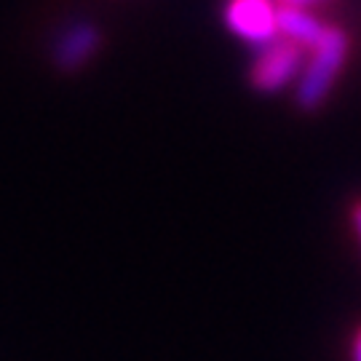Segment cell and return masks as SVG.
Here are the masks:
<instances>
[{
  "mask_svg": "<svg viewBox=\"0 0 361 361\" xmlns=\"http://www.w3.org/2000/svg\"><path fill=\"white\" fill-rule=\"evenodd\" d=\"M300 67H302V46L286 38H276L273 43L262 46L257 62L252 67V86L265 94L281 91L286 83H292L300 75Z\"/></svg>",
  "mask_w": 361,
  "mask_h": 361,
  "instance_id": "cell-2",
  "label": "cell"
},
{
  "mask_svg": "<svg viewBox=\"0 0 361 361\" xmlns=\"http://www.w3.org/2000/svg\"><path fill=\"white\" fill-rule=\"evenodd\" d=\"M350 361H361V326L353 335V348H350Z\"/></svg>",
  "mask_w": 361,
  "mask_h": 361,
  "instance_id": "cell-7",
  "label": "cell"
},
{
  "mask_svg": "<svg viewBox=\"0 0 361 361\" xmlns=\"http://www.w3.org/2000/svg\"><path fill=\"white\" fill-rule=\"evenodd\" d=\"M313 3H326V0H279L281 8H300V11H305V6H313Z\"/></svg>",
  "mask_w": 361,
  "mask_h": 361,
  "instance_id": "cell-6",
  "label": "cell"
},
{
  "mask_svg": "<svg viewBox=\"0 0 361 361\" xmlns=\"http://www.w3.org/2000/svg\"><path fill=\"white\" fill-rule=\"evenodd\" d=\"M99 46V32L94 25H78L67 30V35L56 46V65L62 70H75L80 67Z\"/></svg>",
  "mask_w": 361,
  "mask_h": 361,
  "instance_id": "cell-5",
  "label": "cell"
},
{
  "mask_svg": "<svg viewBox=\"0 0 361 361\" xmlns=\"http://www.w3.org/2000/svg\"><path fill=\"white\" fill-rule=\"evenodd\" d=\"M276 13H279L276 0H231L225 8V22L238 38L255 46H268L279 35Z\"/></svg>",
  "mask_w": 361,
  "mask_h": 361,
  "instance_id": "cell-3",
  "label": "cell"
},
{
  "mask_svg": "<svg viewBox=\"0 0 361 361\" xmlns=\"http://www.w3.org/2000/svg\"><path fill=\"white\" fill-rule=\"evenodd\" d=\"M353 228H356V235H359V244H361V204L353 207Z\"/></svg>",
  "mask_w": 361,
  "mask_h": 361,
  "instance_id": "cell-8",
  "label": "cell"
},
{
  "mask_svg": "<svg viewBox=\"0 0 361 361\" xmlns=\"http://www.w3.org/2000/svg\"><path fill=\"white\" fill-rule=\"evenodd\" d=\"M276 27L286 40H292L297 46H310L316 49L319 40L326 32V25H322L316 16H310L308 11H300V8H281L276 13Z\"/></svg>",
  "mask_w": 361,
  "mask_h": 361,
  "instance_id": "cell-4",
  "label": "cell"
},
{
  "mask_svg": "<svg viewBox=\"0 0 361 361\" xmlns=\"http://www.w3.org/2000/svg\"><path fill=\"white\" fill-rule=\"evenodd\" d=\"M345 54H348V38L340 27H326L324 38L319 40V46L313 49L305 73L297 83V104L313 110L326 99V94L332 89L335 78L343 70L345 62Z\"/></svg>",
  "mask_w": 361,
  "mask_h": 361,
  "instance_id": "cell-1",
  "label": "cell"
}]
</instances>
